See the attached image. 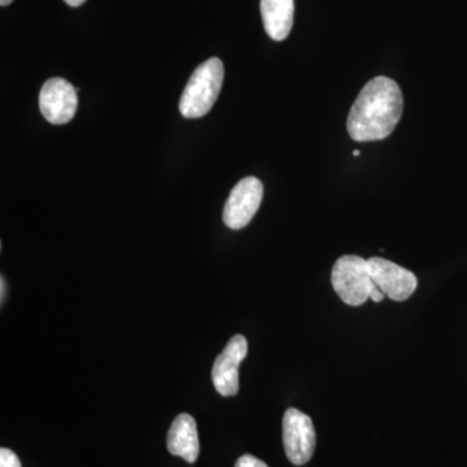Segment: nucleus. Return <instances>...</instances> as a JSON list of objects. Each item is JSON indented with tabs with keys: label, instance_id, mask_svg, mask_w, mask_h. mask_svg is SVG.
<instances>
[{
	"label": "nucleus",
	"instance_id": "nucleus-1",
	"mask_svg": "<svg viewBox=\"0 0 467 467\" xmlns=\"http://www.w3.org/2000/svg\"><path fill=\"white\" fill-rule=\"evenodd\" d=\"M404 109L401 88L389 77H376L359 92L349 110L347 129L356 142L389 137Z\"/></svg>",
	"mask_w": 467,
	"mask_h": 467
},
{
	"label": "nucleus",
	"instance_id": "nucleus-2",
	"mask_svg": "<svg viewBox=\"0 0 467 467\" xmlns=\"http://www.w3.org/2000/svg\"><path fill=\"white\" fill-rule=\"evenodd\" d=\"M223 61L209 58L190 77L180 101V110L186 119H201L213 109L223 85Z\"/></svg>",
	"mask_w": 467,
	"mask_h": 467
},
{
	"label": "nucleus",
	"instance_id": "nucleus-3",
	"mask_svg": "<svg viewBox=\"0 0 467 467\" xmlns=\"http://www.w3.org/2000/svg\"><path fill=\"white\" fill-rule=\"evenodd\" d=\"M331 284L337 296L348 304L358 306L370 299L374 281L368 270V260L355 254H347L337 260L331 273Z\"/></svg>",
	"mask_w": 467,
	"mask_h": 467
},
{
	"label": "nucleus",
	"instance_id": "nucleus-4",
	"mask_svg": "<svg viewBox=\"0 0 467 467\" xmlns=\"http://www.w3.org/2000/svg\"><path fill=\"white\" fill-rule=\"evenodd\" d=\"M264 186L256 177L243 178L234 186L223 207V223L233 230H241L251 223L263 202Z\"/></svg>",
	"mask_w": 467,
	"mask_h": 467
},
{
	"label": "nucleus",
	"instance_id": "nucleus-5",
	"mask_svg": "<svg viewBox=\"0 0 467 467\" xmlns=\"http://www.w3.org/2000/svg\"><path fill=\"white\" fill-rule=\"evenodd\" d=\"M284 444L287 459L294 465H306L316 450V431L312 420L303 411L290 408L284 417Z\"/></svg>",
	"mask_w": 467,
	"mask_h": 467
},
{
	"label": "nucleus",
	"instance_id": "nucleus-6",
	"mask_svg": "<svg viewBox=\"0 0 467 467\" xmlns=\"http://www.w3.org/2000/svg\"><path fill=\"white\" fill-rule=\"evenodd\" d=\"M77 92L78 90L67 79L51 78L46 81L39 92V109L43 117L52 125L72 121L78 109Z\"/></svg>",
	"mask_w": 467,
	"mask_h": 467
},
{
	"label": "nucleus",
	"instance_id": "nucleus-7",
	"mask_svg": "<svg viewBox=\"0 0 467 467\" xmlns=\"http://www.w3.org/2000/svg\"><path fill=\"white\" fill-rule=\"evenodd\" d=\"M368 265L374 284L389 299L405 301L416 291L418 279L410 270L380 257H371Z\"/></svg>",
	"mask_w": 467,
	"mask_h": 467
},
{
	"label": "nucleus",
	"instance_id": "nucleus-8",
	"mask_svg": "<svg viewBox=\"0 0 467 467\" xmlns=\"http://www.w3.org/2000/svg\"><path fill=\"white\" fill-rule=\"evenodd\" d=\"M248 352V343L243 335H235L225 349L214 361L212 368V380L214 389L220 395L229 398L235 396L239 391V365L245 358Z\"/></svg>",
	"mask_w": 467,
	"mask_h": 467
},
{
	"label": "nucleus",
	"instance_id": "nucleus-9",
	"mask_svg": "<svg viewBox=\"0 0 467 467\" xmlns=\"http://www.w3.org/2000/svg\"><path fill=\"white\" fill-rule=\"evenodd\" d=\"M168 451L173 456L182 457L186 462L193 463L201 453L198 427L190 414L182 413L175 418L169 429Z\"/></svg>",
	"mask_w": 467,
	"mask_h": 467
},
{
	"label": "nucleus",
	"instance_id": "nucleus-10",
	"mask_svg": "<svg viewBox=\"0 0 467 467\" xmlns=\"http://www.w3.org/2000/svg\"><path fill=\"white\" fill-rule=\"evenodd\" d=\"M260 9L267 36L275 41H285L294 26V0H261Z\"/></svg>",
	"mask_w": 467,
	"mask_h": 467
},
{
	"label": "nucleus",
	"instance_id": "nucleus-11",
	"mask_svg": "<svg viewBox=\"0 0 467 467\" xmlns=\"http://www.w3.org/2000/svg\"><path fill=\"white\" fill-rule=\"evenodd\" d=\"M0 467H23L21 466L20 460L16 456V453H14L8 448H2L0 450Z\"/></svg>",
	"mask_w": 467,
	"mask_h": 467
},
{
	"label": "nucleus",
	"instance_id": "nucleus-12",
	"mask_svg": "<svg viewBox=\"0 0 467 467\" xmlns=\"http://www.w3.org/2000/svg\"><path fill=\"white\" fill-rule=\"evenodd\" d=\"M235 467H269L264 461L252 456V454H244L241 459L236 461Z\"/></svg>",
	"mask_w": 467,
	"mask_h": 467
},
{
	"label": "nucleus",
	"instance_id": "nucleus-13",
	"mask_svg": "<svg viewBox=\"0 0 467 467\" xmlns=\"http://www.w3.org/2000/svg\"><path fill=\"white\" fill-rule=\"evenodd\" d=\"M67 5H69L70 7H79V5H84L86 0H64Z\"/></svg>",
	"mask_w": 467,
	"mask_h": 467
},
{
	"label": "nucleus",
	"instance_id": "nucleus-14",
	"mask_svg": "<svg viewBox=\"0 0 467 467\" xmlns=\"http://www.w3.org/2000/svg\"><path fill=\"white\" fill-rule=\"evenodd\" d=\"M0 285H2V303H3V300H5V278H0Z\"/></svg>",
	"mask_w": 467,
	"mask_h": 467
},
{
	"label": "nucleus",
	"instance_id": "nucleus-15",
	"mask_svg": "<svg viewBox=\"0 0 467 467\" xmlns=\"http://www.w3.org/2000/svg\"><path fill=\"white\" fill-rule=\"evenodd\" d=\"M12 2H14V0H0V5L5 7V5H11Z\"/></svg>",
	"mask_w": 467,
	"mask_h": 467
},
{
	"label": "nucleus",
	"instance_id": "nucleus-16",
	"mask_svg": "<svg viewBox=\"0 0 467 467\" xmlns=\"http://www.w3.org/2000/svg\"><path fill=\"white\" fill-rule=\"evenodd\" d=\"M353 156H355V158H358V156H359V150H353Z\"/></svg>",
	"mask_w": 467,
	"mask_h": 467
}]
</instances>
